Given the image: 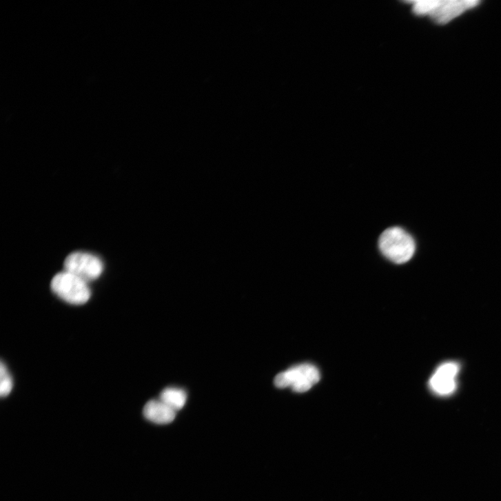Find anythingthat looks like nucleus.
<instances>
[{"mask_svg": "<svg viewBox=\"0 0 501 501\" xmlns=\"http://www.w3.org/2000/svg\"><path fill=\"white\" fill-rule=\"evenodd\" d=\"M320 379L318 370L311 365H301L280 373L274 379L277 388L291 387L297 393L310 390Z\"/></svg>", "mask_w": 501, "mask_h": 501, "instance_id": "4", "label": "nucleus"}, {"mask_svg": "<svg viewBox=\"0 0 501 501\" xmlns=\"http://www.w3.org/2000/svg\"><path fill=\"white\" fill-rule=\"evenodd\" d=\"M413 12L417 15H428L439 24H446L459 17L465 11L476 7V0H429L416 1Z\"/></svg>", "mask_w": 501, "mask_h": 501, "instance_id": "1", "label": "nucleus"}, {"mask_svg": "<svg viewBox=\"0 0 501 501\" xmlns=\"http://www.w3.org/2000/svg\"><path fill=\"white\" fill-rule=\"evenodd\" d=\"M13 380L7 366L2 362L0 366V395L6 397L13 389Z\"/></svg>", "mask_w": 501, "mask_h": 501, "instance_id": "9", "label": "nucleus"}, {"mask_svg": "<svg viewBox=\"0 0 501 501\" xmlns=\"http://www.w3.org/2000/svg\"><path fill=\"white\" fill-rule=\"evenodd\" d=\"M159 399L177 412L185 406L187 394L181 389L167 388L162 391Z\"/></svg>", "mask_w": 501, "mask_h": 501, "instance_id": "8", "label": "nucleus"}, {"mask_svg": "<svg viewBox=\"0 0 501 501\" xmlns=\"http://www.w3.org/2000/svg\"><path fill=\"white\" fill-rule=\"evenodd\" d=\"M143 413L148 420L160 425L171 423L176 416V411L160 399L149 401L143 409Z\"/></svg>", "mask_w": 501, "mask_h": 501, "instance_id": "7", "label": "nucleus"}, {"mask_svg": "<svg viewBox=\"0 0 501 501\" xmlns=\"http://www.w3.org/2000/svg\"><path fill=\"white\" fill-rule=\"evenodd\" d=\"M382 254L396 264L409 261L416 252L413 238L404 229L392 227L385 231L379 240Z\"/></svg>", "mask_w": 501, "mask_h": 501, "instance_id": "2", "label": "nucleus"}, {"mask_svg": "<svg viewBox=\"0 0 501 501\" xmlns=\"http://www.w3.org/2000/svg\"><path fill=\"white\" fill-rule=\"evenodd\" d=\"M460 368V365L456 362H451L441 365L429 380V387L439 396L453 394L457 389L456 378Z\"/></svg>", "mask_w": 501, "mask_h": 501, "instance_id": "6", "label": "nucleus"}, {"mask_svg": "<svg viewBox=\"0 0 501 501\" xmlns=\"http://www.w3.org/2000/svg\"><path fill=\"white\" fill-rule=\"evenodd\" d=\"M51 289L61 300L72 305H83L92 296L88 282L66 271L53 277Z\"/></svg>", "mask_w": 501, "mask_h": 501, "instance_id": "3", "label": "nucleus"}, {"mask_svg": "<svg viewBox=\"0 0 501 501\" xmlns=\"http://www.w3.org/2000/svg\"><path fill=\"white\" fill-rule=\"evenodd\" d=\"M64 268L65 271L89 282L100 277L103 271V265L101 260L93 254L74 252L66 257Z\"/></svg>", "mask_w": 501, "mask_h": 501, "instance_id": "5", "label": "nucleus"}]
</instances>
